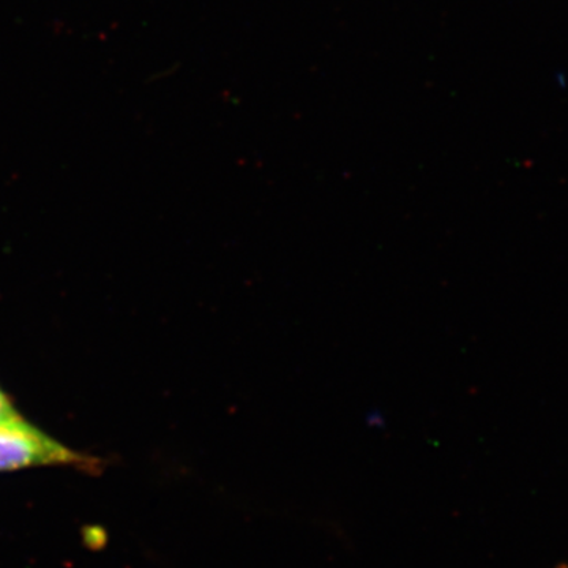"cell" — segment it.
I'll return each instance as SVG.
<instances>
[{
  "instance_id": "6da1fadb",
  "label": "cell",
  "mask_w": 568,
  "mask_h": 568,
  "mask_svg": "<svg viewBox=\"0 0 568 568\" xmlns=\"http://www.w3.org/2000/svg\"><path fill=\"white\" fill-rule=\"evenodd\" d=\"M84 462L28 420L0 426V473L26 467L77 465Z\"/></svg>"
},
{
  "instance_id": "3957f363",
  "label": "cell",
  "mask_w": 568,
  "mask_h": 568,
  "mask_svg": "<svg viewBox=\"0 0 568 568\" xmlns=\"http://www.w3.org/2000/svg\"><path fill=\"white\" fill-rule=\"evenodd\" d=\"M559 568H568V564H566V566H560Z\"/></svg>"
},
{
  "instance_id": "7a4b0ae2",
  "label": "cell",
  "mask_w": 568,
  "mask_h": 568,
  "mask_svg": "<svg viewBox=\"0 0 568 568\" xmlns=\"http://www.w3.org/2000/svg\"><path fill=\"white\" fill-rule=\"evenodd\" d=\"M21 422H24V418L14 409L7 395L0 390V426L17 425L21 424Z\"/></svg>"
}]
</instances>
